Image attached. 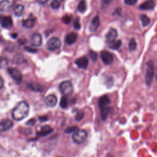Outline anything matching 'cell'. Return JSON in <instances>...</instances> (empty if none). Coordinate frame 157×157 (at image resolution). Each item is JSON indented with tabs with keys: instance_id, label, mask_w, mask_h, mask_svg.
Listing matches in <instances>:
<instances>
[{
	"instance_id": "cell-29",
	"label": "cell",
	"mask_w": 157,
	"mask_h": 157,
	"mask_svg": "<svg viewBox=\"0 0 157 157\" xmlns=\"http://www.w3.org/2000/svg\"><path fill=\"white\" fill-rule=\"evenodd\" d=\"M136 46H137V44H136V40L134 38L131 39L130 40H129V45H128L129 49L131 51H133L136 49Z\"/></svg>"
},
{
	"instance_id": "cell-4",
	"label": "cell",
	"mask_w": 157,
	"mask_h": 157,
	"mask_svg": "<svg viewBox=\"0 0 157 157\" xmlns=\"http://www.w3.org/2000/svg\"><path fill=\"white\" fill-rule=\"evenodd\" d=\"M59 89L63 95L66 96L71 95L74 91V87L72 82L68 80H65L61 82L59 85Z\"/></svg>"
},
{
	"instance_id": "cell-10",
	"label": "cell",
	"mask_w": 157,
	"mask_h": 157,
	"mask_svg": "<svg viewBox=\"0 0 157 157\" xmlns=\"http://www.w3.org/2000/svg\"><path fill=\"white\" fill-rule=\"evenodd\" d=\"M44 101L47 106L53 107L57 104V97L55 94H49L45 97Z\"/></svg>"
},
{
	"instance_id": "cell-16",
	"label": "cell",
	"mask_w": 157,
	"mask_h": 157,
	"mask_svg": "<svg viewBox=\"0 0 157 157\" xmlns=\"http://www.w3.org/2000/svg\"><path fill=\"white\" fill-rule=\"evenodd\" d=\"M26 86L28 88H29L30 90L34 91L42 92L44 89V87L43 85H42L39 83H35V82L27 83Z\"/></svg>"
},
{
	"instance_id": "cell-26",
	"label": "cell",
	"mask_w": 157,
	"mask_h": 157,
	"mask_svg": "<svg viewBox=\"0 0 157 157\" xmlns=\"http://www.w3.org/2000/svg\"><path fill=\"white\" fill-rule=\"evenodd\" d=\"M121 45V41L120 40H115L110 44H109V47L111 49L117 50L118 48H120Z\"/></svg>"
},
{
	"instance_id": "cell-27",
	"label": "cell",
	"mask_w": 157,
	"mask_h": 157,
	"mask_svg": "<svg viewBox=\"0 0 157 157\" xmlns=\"http://www.w3.org/2000/svg\"><path fill=\"white\" fill-rule=\"evenodd\" d=\"M59 105H60V107L63 109H65L67 107V105H68V101H67V96H63L61 100H60V102H59Z\"/></svg>"
},
{
	"instance_id": "cell-22",
	"label": "cell",
	"mask_w": 157,
	"mask_h": 157,
	"mask_svg": "<svg viewBox=\"0 0 157 157\" xmlns=\"http://www.w3.org/2000/svg\"><path fill=\"white\" fill-rule=\"evenodd\" d=\"M10 7V2L9 0H2L0 3V10L1 12H7Z\"/></svg>"
},
{
	"instance_id": "cell-40",
	"label": "cell",
	"mask_w": 157,
	"mask_h": 157,
	"mask_svg": "<svg viewBox=\"0 0 157 157\" xmlns=\"http://www.w3.org/2000/svg\"><path fill=\"white\" fill-rule=\"evenodd\" d=\"M101 1H102V2L104 4H106V5L109 4L111 2V1H112V0H101Z\"/></svg>"
},
{
	"instance_id": "cell-1",
	"label": "cell",
	"mask_w": 157,
	"mask_h": 157,
	"mask_svg": "<svg viewBox=\"0 0 157 157\" xmlns=\"http://www.w3.org/2000/svg\"><path fill=\"white\" fill-rule=\"evenodd\" d=\"M29 107L28 104L25 101L18 102L11 112V116L14 120L20 121L26 118L29 113Z\"/></svg>"
},
{
	"instance_id": "cell-28",
	"label": "cell",
	"mask_w": 157,
	"mask_h": 157,
	"mask_svg": "<svg viewBox=\"0 0 157 157\" xmlns=\"http://www.w3.org/2000/svg\"><path fill=\"white\" fill-rule=\"evenodd\" d=\"M63 0H53L51 3V7L53 9H57L60 7Z\"/></svg>"
},
{
	"instance_id": "cell-7",
	"label": "cell",
	"mask_w": 157,
	"mask_h": 157,
	"mask_svg": "<svg viewBox=\"0 0 157 157\" xmlns=\"http://www.w3.org/2000/svg\"><path fill=\"white\" fill-rule=\"evenodd\" d=\"M101 58L102 61V62L105 64H110L112 61H113V56L112 55L105 50L102 51L101 52Z\"/></svg>"
},
{
	"instance_id": "cell-14",
	"label": "cell",
	"mask_w": 157,
	"mask_h": 157,
	"mask_svg": "<svg viewBox=\"0 0 157 157\" xmlns=\"http://www.w3.org/2000/svg\"><path fill=\"white\" fill-rule=\"evenodd\" d=\"M12 126H13V122L12 121V120L8 118L3 119L2 120H1V126H0L1 131H7L10 128H11Z\"/></svg>"
},
{
	"instance_id": "cell-20",
	"label": "cell",
	"mask_w": 157,
	"mask_h": 157,
	"mask_svg": "<svg viewBox=\"0 0 157 157\" xmlns=\"http://www.w3.org/2000/svg\"><path fill=\"white\" fill-rule=\"evenodd\" d=\"M22 24H23V26H25V28H33L35 24L34 18L32 16H30L27 19L23 20L22 22Z\"/></svg>"
},
{
	"instance_id": "cell-12",
	"label": "cell",
	"mask_w": 157,
	"mask_h": 157,
	"mask_svg": "<svg viewBox=\"0 0 157 157\" xmlns=\"http://www.w3.org/2000/svg\"><path fill=\"white\" fill-rule=\"evenodd\" d=\"M110 99L107 96H106V95L102 96L101 97L99 98V99L98 100L99 108L101 110L104 107H106L109 106V104H110Z\"/></svg>"
},
{
	"instance_id": "cell-44",
	"label": "cell",
	"mask_w": 157,
	"mask_h": 157,
	"mask_svg": "<svg viewBox=\"0 0 157 157\" xmlns=\"http://www.w3.org/2000/svg\"><path fill=\"white\" fill-rule=\"evenodd\" d=\"M107 157H113V156H111V155H109V156H108Z\"/></svg>"
},
{
	"instance_id": "cell-42",
	"label": "cell",
	"mask_w": 157,
	"mask_h": 157,
	"mask_svg": "<svg viewBox=\"0 0 157 157\" xmlns=\"http://www.w3.org/2000/svg\"><path fill=\"white\" fill-rule=\"evenodd\" d=\"M13 35H12V37L13 38H16L17 37V34H12Z\"/></svg>"
},
{
	"instance_id": "cell-30",
	"label": "cell",
	"mask_w": 157,
	"mask_h": 157,
	"mask_svg": "<svg viewBox=\"0 0 157 157\" xmlns=\"http://www.w3.org/2000/svg\"><path fill=\"white\" fill-rule=\"evenodd\" d=\"M77 129H78V128H77V127H76V126H71V127L67 128L64 130V132L66 133V134L74 133V132H75Z\"/></svg>"
},
{
	"instance_id": "cell-6",
	"label": "cell",
	"mask_w": 157,
	"mask_h": 157,
	"mask_svg": "<svg viewBox=\"0 0 157 157\" xmlns=\"http://www.w3.org/2000/svg\"><path fill=\"white\" fill-rule=\"evenodd\" d=\"M7 72L10 76L18 83H20L23 80V76L21 72L16 68L9 67Z\"/></svg>"
},
{
	"instance_id": "cell-37",
	"label": "cell",
	"mask_w": 157,
	"mask_h": 157,
	"mask_svg": "<svg viewBox=\"0 0 157 157\" xmlns=\"http://www.w3.org/2000/svg\"><path fill=\"white\" fill-rule=\"evenodd\" d=\"M25 50H26L27 52H31V53H36V52H37V51L36 49L31 48V47H25Z\"/></svg>"
},
{
	"instance_id": "cell-18",
	"label": "cell",
	"mask_w": 157,
	"mask_h": 157,
	"mask_svg": "<svg viewBox=\"0 0 157 157\" xmlns=\"http://www.w3.org/2000/svg\"><path fill=\"white\" fill-rule=\"evenodd\" d=\"M99 25H100V21H99V17L98 16L94 17L93 18L91 22V24L90 25V30L92 32L96 31L99 27Z\"/></svg>"
},
{
	"instance_id": "cell-2",
	"label": "cell",
	"mask_w": 157,
	"mask_h": 157,
	"mask_svg": "<svg viewBox=\"0 0 157 157\" xmlns=\"http://www.w3.org/2000/svg\"><path fill=\"white\" fill-rule=\"evenodd\" d=\"M155 75V67L154 63L152 60H150L147 63L146 72L145 75V83L148 86H150L152 82Z\"/></svg>"
},
{
	"instance_id": "cell-8",
	"label": "cell",
	"mask_w": 157,
	"mask_h": 157,
	"mask_svg": "<svg viewBox=\"0 0 157 157\" xmlns=\"http://www.w3.org/2000/svg\"><path fill=\"white\" fill-rule=\"evenodd\" d=\"M118 36V33L117 30L114 28H111L107 33L105 36L106 41L108 44H110L114 41H115L116 38Z\"/></svg>"
},
{
	"instance_id": "cell-17",
	"label": "cell",
	"mask_w": 157,
	"mask_h": 157,
	"mask_svg": "<svg viewBox=\"0 0 157 157\" xmlns=\"http://www.w3.org/2000/svg\"><path fill=\"white\" fill-rule=\"evenodd\" d=\"M155 7V2L153 0H148L143 3H142L140 6L139 9L142 10H147L153 9Z\"/></svg>"
},
{
	"instance_id": "cell-24",
	"label": "cell",
	"mask_w": 157,
	"mask_h": 157,
	"mask_svg": "<svg viewBox=\"0 0 157 157\" xmlns=\"http://www.w3.org/2000/svg\"><path fill=\"white\" fill-rule=\"evenodd\" d=\"M140 19L142 23V25L144 27L147 26L150 23V19L145 14H142L140 17Z\"/></svg>"
},
{
	"instance_id": "cell-35",
	"label": "cell",
	"mask_w": 157,
	"mask_h": 157,
	"mask_svg": "<svg viewBox=\"0 0 157 157\" xmlns=\"http://www.w3.org/2000/svg\"><path fill=\"white\" fill-rule=\"evenodd\" d=\"M71 20V17L69 16V15H66V16L63 17V18H62L63 21L64 23H66V24H67V23H70Z\"/></svg>"
},
{
	"instance_id": "cell-39",
	"label": "cell",
	"mask_w": 157,
	"mask_h": 157,
	"mask_svg": "<svg viewBox=\"0 0 157 157\" xmlns=\"http://www.w3.org/2000/svg\"><path fill=\"white\" fill-rule=\"evenodd\" d=\"M48 0H37V2H39L40 4H45Z\"/></svg>"
},
{
	"instance_id": "cell-33",
	"label": "cell",
	"mask_w": 157,
	"mask_h": 157,
	"mask_svg": "<svg viewBox=\"0 0 157 157\" xmlns=\"http://www.w3.org/2000/svg\"><path fill=\"white\" fill-rule=\"evenodd\" d=\"M73 26H74V28L75 29H80V27H81V25H80V23L79 19L76 18V19L74 20V23H73Z\"/></svg>"
},
{
	"instance_id": "cell-41",
	"label": "cell",
	"mask_w": 157,
	"mask_h": 157,
	"mask_svg": "<svg viewBox=\"0 0 157 157\" xmlns=\"http://www.w3.org/2000/svg\"><path fill=\"white\" fill-rule=\"evenodd\" d=\"M3 85H4V81H3V79L2 77H1V88H2L3 87Z\"/></svg>"
},
{
	"instance_id": "cell-25",
	"label": "cell",
	"mask_w": 157,
	"mask_h": 157,
	"mask_svg": "<svg viewBox=\"0 0 157 157\" xmlns=\"http://www.w3.org/2000/svg\"><path fill=\"white\" fill-rule=\"evenodd\" d=\"M77 9L80 13H83L86 9V3L85 0H82L78 4Z\"/></svg>"
},
{
	"instance_id": "cell-23",
	"label": "cell",
	"mask_w": 157,
	"mask_h": 157,
	"mask_svg": "<svg viewBox=\"0 0 157 157\" xmlns=\"http://www.w3.org/2000/svg\"><path fill=\"white\" fill-rule=\"evenodd\" d=\"M111 111H112V108L109 106H107L106 107H104L101 109V116L102 119L103 120H105L108 117V115H109V113L111 112Z\"/></svg>"
},
{
	"instance_id": "cell-21",
	"label": "cell",
	"mask_w": 157,
	"mask_h": 157,
	"mask_svg": "<svg viewBox=\"0 0 157 157\" xmlns=\"http://www.w3.org/2000/svg\"><path fill=\"white\" fill-rule=\"evenodd\" d=\"M24 10H25L24 6L22 4H17V5H16L15 7H14V9H13L14 15L16 17H20L22 16V15L23 14Z\"/></svg>"
},
{
	"instance_id": "cell-19",
	"label": "cell",
	"mask_w": 157,
	"mask_h": 157,
	"mask_svg": "<svg viewBox=\"0 0 157 157\" xmlns=\"http://www.w3.org/2000/svg\"><path fill=\"white\" fill-rule=\"evenodd\" d=\"M1 24L4 28H10L12 26V20L10 17H3L1 18Z\"/></svg>"
},
{
	"instance_id": "cell-34",
	"label": "cell",
	"mask_w": 157,
	"mask_h": 157,
	"mask_svg": "<svg viewBox=\"0 0 157 157\" xmlns=\"http://www.w3.org/2000/svg\"><path fill=\"white\" fill-rule=\"evenodd\" d=\"M137 2V0H124V3L129 6H134Z\"/></svg>"
},
{
	"instance_id": "cell-3",
	"label": "cell",
	"mask_w": 157,
	"mask_h": 157,
	"mask_svg": "<svg viewBox=\"0 0 157 157\" xmlns=\"http://www.w3.org/2000/svg\"><path fill=\"white\" fill-rule=\"evenodd\" d=\"M87 138V132L83 129H77L72 135V141L78 145L83 144Z\"/></svg>"
},
{
	"instance_id": "cell-11",
	"label": "cell",
	"mask_w": 157,
	"mask_h": 157,
	"mask_svg": "<svg viewBox=\"0 0 157 157\" xmlns=\"http://www.w3.org/2000/svg\"><path fill=\"white\" fill-rule=\"evenodd\" d=\"M75 64L79 67L82 69H85L87 67L88 64V59L86 56H82L78 58L75 61Z\"/></svg>"
},
{
	"instance_id": "cell-13",
	"label": "cell",
	"mask_w": 157,
	"mask_h": 157,
	"mask_svg": "<svg viewBox=\"0 0 157 157\" xmlns=\"http://www.w3.org/2000/svg\"><path fill=\"white\" fill-rule=\"evenodd\" d=\"M53 132V129L49 125H45L42 127L39 132L36 133V134L39 137L46 136Z\"/></svg>"
},
{
	"instance_id": "cell-43",
	"label": "cell",
	"mask_w": 157,
	"mask_h": 157,
	"mask_svg": "<svg viewBox=\"0 0 157 157\" xmlns=\"http://www.w3.org/2000/svg\"><path fill=\"white\" fill-rule=\"evenodd\" d=\"M156 79H157V68H156Z\"/></svg>"
},
{
	"instance_id": "cell-31",
	"label": "cell",
	"mask_w": 157,
	"mask_h": 157,
	"mask_svg": "<svg viewBox=\"0 0 157 157\" xmlns=\"http://www.w3.org/2000/svg\"><path fill=\"white\" fill-rule=\"evenodd\" d=\"M84 117V112L82 111H78L75 117V120L76 121H81L82 120V118Z\"/></svg>"
},
{
	"instance_id": "cell-38",
	"label": "cell",
	"mask_w": 157,
	"mask_h": 157,
	"mask_svg": "<svg viewBox=\"0 0 157 157\" xmlns=\"http://www.w3.org/2000/svg\"><path fill=\"white\" fill-rule=\"evenodd\" d=\"M48 119V117L47 116H41L39 117V120L40 121H45Z\"/></svg>"
},
{
	"instance_id": "cell-5",
	"label": "cell",
	"mask_w": 157,
	"mask_h": 157,
	"mask_svg": "<svg viewBox=\"0 0 157 157\" xmlns=\"http://www.w3.org/2000/svg\"><path fill=\"white\" fill-rule=\"evenodd\" d=\"M61 40L58 37H52L47 42V48L50 51H54L60 48Z\"/></svg>"
},
{
	"instance_id": "cell-9",
	"label": "cell",
	"mask_w": 157,
	"mask_h": 157,
	"mask_svg": "<svg viewBox=\"0 0 157 157\" xmlns=\"http://www.w3.org/2000/svg\"><path fill=\"white\" fill-rule=\"evenodd\" d=\"M42 42V38L40 34L34 33L33 34L31 39V44L33 47H39L41 45Z\"/></svg>"
},
{
	"instance_id": "cell-32",
	"label": "cell",
	"mask_w": 157,
	"mask_h": 157,
	"mask_svg": "<svg viewBox=\"0 0 157 157\" xmlns=\"http://www.w3.org/2000/svg\"><path fill=\"white\" fill-rule=\"evenodd\" d=\"M89 55H90V57L91 58V60L93 61V62H95L96 60H97V53L93 51V50H90L89 52Z\"/></svg>"
},
{
	"instance_id": "cell-36",
	"label": "cell",
	"mask_w": 157,
	"mask_h": 157,
	"mask_svg": "<svg viewBox=\"0 0 157 157\" xmlns=\"http://www.w3.org/2000/svg\"><path fill=\"white\" fill-rule=\"evenodd\" d=\"M36 120L35 118H31L26 122V124L28 126H33L36 123Z\"/></svg>"
},
{
	"instance_id": "cell-15",
	"label": "cell",
	"mask_w": 157,
	"mask_h": 157,
	"mask_svg": "<svg viewBox=\"0 0 157 157\" xmlns=\"http://www.w3.org/2000/svg\"><path fill=\"white\" fill-rule=\"evenodd\" d=\"M77 34L75 33L71 32L68 33L65 37V42L67 45H72L75 42L77 39Z\"/></svg>"
}]
</instances>
